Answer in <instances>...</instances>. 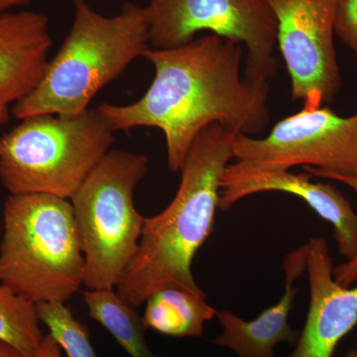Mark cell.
Segmentation results:
<instances>
[{"mask_svg": "<svg viewBox=\"0 0 357 357\" xmlns=\"http://www.w3.org/2000/svg\"><path fill=\"white\" fill-rule=\"evenodd\" d=\"M142 57L155 69L146 93L130 105L102 103L98 109L114 131L160 129L171 172L181 171L192 142L208 126L252 136L269 126V84L241 74L238 42L208 34L176 48L149 47Z\"/></svg>", "mask_w": 357, "mask_h": 357, "instance_id": "6da1fadb", "label": "cell"}, {"mask_svg": "<svg viewBox=\"0 0 357 357\" xmlns=\"http://www.w3.org/2000/svg\"><path fill=\"white\" fill-rule=\"evenodd\" d=\"M236 134L218 124L199 133L192 142L173 201L145 218L137 250L117 283L119 299L138 309L157 291L187 289L206 295L195 281V256L213 234L220 208V181L230 159Z\"/></svg>", "mask_w": 357, "mask_h": 357, "instance_id": "7a4b0ae2", "label": "cell"}, {"mask_svg": "<svg viewBox=\"0 0 357 357\" xmlns=\"http://www.w3.org/2000/svg\"><path fill=\"white\" fill-rule=\"evenodd\" d=\"M74 21L55 57L49 61L41 81L16 103L13 115L22 119L37 115L75 116L149 48L144 7L122 6L105 16L89 0H72Z\"/></svg>", "mask_w": 357, "mask_h": 357, "instance_id": "3957f363", "label": "cell"}, {"mask_svg": "<svg viewBox=\"0 0 357 357\" xmlns=\"http://www.w3.org/2000/svg\"><path fill=\"white\" fill-rule=\"evenodd\" d=\"M3 220L0 283L36 305L72 299L86 267L70 199L10 195Z\"/></svg>", "mask_w": 357, "mask_h": 357, "instance_id": "277c9868", "label": "cell"}, {"mask_svg": "<svg viewBox=\"0 0 357 357\" xmlns=\"http://www.w3.org/2000/svg\"><path fill=\"white\" fill-rule=\"evenodd\" d=\"M114 128L98 109L37 115L0 136V180L10 195L70 199L110 151Z\"/></svg>", "mask_w": 357, "mask_h": 357, "instance_id": "5b68a950", "label": "cell"}, {"mask_svg": "<svg viewBox=\"0 0 357 357\" xmlns=\"http://www.w3.org/2000/svg\"><path fill=\"white\" fill-rule=\"evenodd\" d=\"M148 163L145 155L110 150L70 199L89 290L115 289L137 250L146 218L134 192Z\"/></svg>", "mask_w": 357, "mask_h": 357, "instance_id": "8992f818", "label": "cell"}, {"mask_svg": "<svg viewBox=\"0 0 357 357\" xmlns=\"http://www.w3.org/2000/svg\"><path fill=\"white\" fill-rule=\"evenodd\" d=\"M144 9L151 48H176L210 32L245 47L248 79L276 74V20L263 0H149Z\"/></svg>", "mask_w": 357, "mask_h": 357, "instance_id": "52a82bcc", "label": "cell"}, {"mask_svg": "<svg viewBox=\"0 0 357 357\" xmlns=\"http://www.w3.org/2000/svg\"><path fill=\"white\" fill-rule=\"evenodd\" d=\"M234 159L291 170L314 167L357 177V114L340 116L328 107L301 109L277 122L263 138L237 133Z\"/></svg>", "mask_w": 357, "mask_h": 357, "instance_id": "ba28073f", "label": "cell"}, {"mask_svg": "<svg viewBox=\"0 0 357 357\" xmlns=\"http://www.w3.org/2000/svg\"><path fill=\"white\" fill-rule=\"evenodd\" d=\"M273 13L277 46L291 79L294 102L318 109L340 86L333 37L337 0H263Z\"/></svg>", "mask_w": 357, "mask_h": 357, "instance_id": "9c48e42d", "label": "cell"}, {"mask_svg": "<svg viewBox=\"0 0 357 357\" xmlns=\"http://www.w3.org/2000/svg\"><path fill=\"white\" fill-rule=\"evenodd\" d=\"M312 178L307 172L293 173L236 160L222 174L220 208L229 210L241 199L259 192L293 195L332 225L338 252L345 261H351L357 256V213L335 185L312 182Z\"/></svg>", "mask_w": 357, "mask_h": 357, "instance_id": "30bf717a", "label": "cell"}, {"mask_svg": "<svg viewBox=\"0 0 357 357\" xmlns=\"http://www.w3.org/2000/svg\"><path fill=\"white\" fill-rule=\"evenodd\" d=\"M305 248L309 310L295 349L286 357H333L340 342L357 326V285L342 286L335 281L325 239L312 238ZM347 357H357V351Z\"/></svg>", "mask_w": 357, "mask_h": 357, "instance_id": "8fae6325", "label": "cell"}, {"mask_svg": "<svg viewBox=\"0 0 357 357\" xmlns=\"http://www.w3.org/2000/svg\"><path fill=\"white\" fill-rule=\"evenodd\" d=\"M52 42L45 14L22 10L0 16V128L41 81Z\"/></svg>", "mask_w": 357, "mask_h": 357, "instance_id": "7c38bea8", "label": "cell"}, {"mask_svg": "<svg viewBox=\"0 0 357 357\" xmlns=\"http://www.w3.org/2000/svg\"><path fill=\"white\" fill-rule=\"evenodd\" d=\"M285 287L281 299L252 321H245L229 310L217 312L222 332L213 340L218 347L231 349L238 357H275V347L282 342L296 344L300 337L289 324L299 288L296 283L306 273V248L295 249L284 260Z\"/></svg>", "mask_w": 357, "mask_h": 357, "instance_id": "4fadbf2b", "label": "cell"}, {"mask_svg": "<svg viewBox=\"0 0 357 357\" xmlns=\"http://www.w3.org/2000/svg\"><path fill=\"white\" fill-rule=\"evenodd\" d=\"M144 304L141 319L145 330L173 337H201L204 324L215 318L218 312L206 302V295L178 287L161 289Z\"/></svg>", "mask_w": 357, "mask_h": 357, "instance_id": "5bb4252c", "label": "cell"}, {"mask_svg": "<svg viewBox=\"0 0 357 357\" xmlns=\"http://www.w3.org/2000/svg\"><path fill=\"white\" fill-rule=\"evenodd\" d=\"M89 318L100 324L130 357H167L154 354L147 344L142 319L135 309L122 302L112 290H89L83 294Z\"/></svg>", "mask_w": 357, "mask_h": 357, "instance_id": "9a60e30c", "label": "cell"}, {"mask_svg": "<svg viewBox=\"0 0 357 357\" xmlns=\"http://www.w3.org/2000/svg\"><path fill=\"white\" fill-rule=\"evenodd\" d=\"M36 304L0 283V342L34 357L45 335Z\"/></svg>", "mask_w": 357, "mask_h": 357, "instance_id": "2e32d148", "label": "cell"}, {"mask_svg": "<svg viewBox=\"0 0 357 357\" xmlns=\"http://www.w3.org/2000/svg\"><path fill=\"white\" fill-rule=\"evenodd\" d=\"M41 324L55 338L67 357H100L86 328L62 303L37 304Z\"/></svg>", "mask_w": 357, "mask_h": 357, "instance_id": "e0dca14e", "label": "cell"}, {"mask_svg": "<svg viewBox=\"0 0 357 357\" xmlns=\"http://www.w3.org/2000/svg\"><path fill=\"white\" fill-rule=\"evenodd\" d=\"M335 34L357 57V0H337Z\"/></svg>", "mask_w": 357, "mask_h": 357, "instance_id": "ac0fdd59", "label": "cell"}, {"mask_svg": "<svg viewBox=\"0 0 357 357\" xmlns=\"http://www.w3.org/2000/svg\"><path fill=\"white\" fill-rule=\"evenodd\" d=\"M304 169L306 172L311 174L312 177L328 178V180L342 183L357 192V177H347V176L325 172V171L319 170L314 167H304ZM333 277H335V281L342 286H352L354 284H356L357 256L351 261H345L333 267Z\"/></svg>", "mask_w": 357, "mask_h": 357, "instance_id": "d6986e66", "label": "cell"}, {"mask_svg": "<svg viewBox=\"0 0 357 357\" xmlns=\"http://www.w3.org/2000/svg\"><path fill=\"white\" fill-rule=\"evenodd\" d=\"M34 357H63V351L55 338L47 333Z\"/></svg>", "mask_w": 357, "mask_h": 357, "instance_id": "ffe728a7", "label": "cell"}, {"mask_svg": "<svg viewBox=\"0 0 357 357\" xmlns=\"http://www.w3.org/2000/svg\"><path fill=\"white\" fill-rule=\"evenodd\" d=\"M32 0H0V16L11 13L16 7L26 6Z\"/></svg>", "mask_w": 357, "mask_h": 357, "instance_id": "44dd1931", "label": "cell"}, {"mask_svg": "<svg viewBox=\"0 0 357 357\" xmlns=\"http://www.w3.org/2000/svg\"><path fill=\"white\" fill-rule=\"evenodd\" d=\"M0 357H24L20 351H16L14 347L0 342Z\"/></svg>", "mask_w": 357, "mask_h": 357, "instance_id": "7402d4cb", "label": "cell"}]
</instances>
